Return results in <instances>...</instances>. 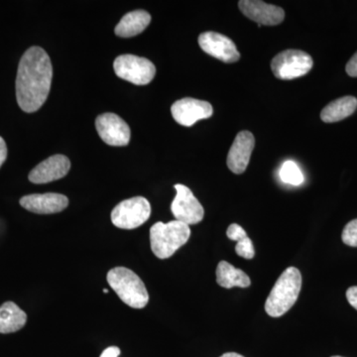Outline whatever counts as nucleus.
Segmentation results:
<instances>
[{"mask_svg": "<svg viewBox=\"0 0 357 357\" xmlns=\"http://www.w3.org/2000/svg\"><path fill=\"white\" fill-rule=\"evenodd\" d=\"M255 146V138L248 130L237 134L227 155V167L232 173L243 174L248 168Z\"/></svg>", "mask_w": 357, "mask_h": 357, "instance_id": "nucleus-13", "label": "nucleus"}, {"mask_svg": "<svg viewBox=\"0 0 357 357\" xmlns=\"http://www.w3.org/2000/svg\"><path fill=\"white\" fill-rule=\"evenodd\" d=\"M217 282L220 287L231 289L234 287L248 288L250 278L243 270L237 269L227 261H220L217 268Z\"/></svg>", "mask_w": 357, "mask_h": 357, "instance_id": "nucleus-18", "label": "nucleus"}, {"mask_svg": "<svg viewBox=\"0 0 357 357\" xmlns=\"http://www.w3.org/2000/svg\"><path fill=\"white\" fill-rule=\"evenodd\" d=\"M312 59L306 52L286 50L275 56L271 70L279 79H294L305 76L312 70Z\"/></svg>", "mask_w": 357, "mask_h": 357, "instance_id": "nucleus-7", "label": "nucleus"}, {"mask_svg": "<svg viewBox=\"0 0 357 357\" xmlns=\"http://www.w3.org/2000/svg\"><path fill=\"white\" fill-rule=\"evenodd\" d=\"M151 206L147 199L134 197L117 204L112 211V222L121 229H134L147 222Z\"/></svg>", "mask_w": 357, "mask_h": 357, "instance_id": "nucleus-5", "label": "nucleus"}, {"mask_svg": "<svg viewBox=\"0 0 357 357\" xmlns=\"http://www.w3.org/2000/svg\"><path fill=\"white\" fill-rule=\"evenodd\" d=\"M199 47L211 57L222 62L236 63L241 59L236 44L231 39L220 33L208 31L202 33L199 36Z\"/></svg>", "mask_w": 357, "mask_h": 357, "instance_id": "nucleus-10", "label": "nucleus"}, {"mask_svg": "<svg viewBox=\"0 0 357 357\" xmlns=\"http://www.w3.org/2000/svg\"><path fill=\"white\" fill-rule=\"evenodd\" d=\"M110 288L122 302L133 309H143L149 302V294L137 274L126 267H115L107 273Z\"/></svg>", "mask_w": 357, "mask_h": 357, "instance_id": "nucleus-4", "label": "nucleus"}, {"mask_svg": "<svg viewBox=\"0 0 357 357\" xmlns=\"http://www.w3.org/2000/svg\"><path fill=\"white\" fill-rule=\"evenodd\" d=\"M280 178L284 183L293 185H300L304 183V175L299 166L293 161L283 164L280 170Z\"/></svg>", "mask_w": 357, "mask_h": 357, "instance_id": "nucleus-20", "label": "nucleus"}, {"mask_svg": "<svg viewBox=\"0 0 357 357\" xmlns=\"http://www.w3.org/2000/svg\"><path fill=\"white\" fill-rule=\"evenodd\" d=\"M191 236L189 225L178 220L167 223L157 222L150 229L151 249L159 259H167L175 255Z\"/></svg>", "mask_w": 357, "mask_h": 357, "instance_id": "nucleus-3", "label": "nucleus"}, {"mask_svg": "<svg viewBox=\"0 0 357 357\" xmlns=\"http://www.w3.org/2000/svg\"><path fill=\"white\" fill-rule=\"evenodd\" d=\"M302 289V275L296 267H289L275 283L265 302V311L272 318H279L297 302Z\"/></svg>", "mask_w": 357, "mask_h": 357, "instance_id": "nucleus-2", "label": "nucleus"}, {"mask_svg": "<svg viewBox=\"0 0 357 357\" xmlns=\"http://www.w3.org/2000/svg\"><path fill=\"white\" fill-rule=\"evenodd\" d=\"M227 236L230 241H236V243L248 237L245 230L241 225H236V223H232V225H229V229H227Z\"/></svg>", "mask_w": 357, "mask_h": 357, "instance_id": "nucleus-23", "label": "nucleus"}, {"mask_svg": "<svg viewBox=\"0 0 357 357\" xmlns=\"http://www.w3.org/2000/svg\"><path fill=\"white\" fill-rule=\"evenodd\" d=\"M173 119L183 126H194L197 121L210 119L213 109L210 102L196 98H185L178 100L171 107Z\"/></svg>", "mask_w": 357, "mask_h": 357, "instance_id": "nucleus-11", "label": "nucleus"}, {"mask_svg": "<svg viewBox=\"0 0 357 357\" xmlns=\"http://www.w3.org/2000/svg\"><path fill=\"white\" fill-rule=\"evenodd\" d=\"M70 169V162L65 155H53L38 164L29 174L33 184H47L64 178Z\"/></svg>", "mask_w": 357, "mask_h": 357, "instance_id": "nucleus-14", "label": "nucleus"}, {"mask_svg": "<svg viewBox=\"0 0 357 357\" xmlns=\"http://www.w3.org/2000/svg\"><path fill=\"white\" fill-rule=\"evenodd\" d=\"M176 195L171 211L176 220L187 225H197L203 220L204 210L203 206L194 196L191 190L184 185H175Z\"/></svg>", "mask_w": 357, "mask_h": 357, "instance_id": "nucleus-8", "label": "nucleus"}, {"mask_svg": "<svg viewBox=\"0 0 357 357\" xmlns=\"http://www.w3.org/2000/svg\"><path fill=\"white\" fill-rule=\"evenodd\" d=\"M357 109V100L354 96L337 98L321 110V119L326 123H333L351 116Z\"/></svg>", "mask_w": 357, "mask_h": 357, "instance_id": "nucleus-19", "label": "nucleus"}, {"mask_svg": "<svg viewBox=\"0 0 357 357\" xmlns=\"http://www.w3.org/2000/svg\"><path fill=\"white\" fill-rule=\"evenodd\" d=\"M27 321V314L15 303L6 302L0 307V333L18 332Z\"/></svg>", "mask_w": 357, "mask_h": 357, "instance_id": "nucleus-17", "label": "nucleus"}, {"mask_svg": "<svg viewBox=\"0 0 357 357\" xmlns=\"http://www.w3.org/2000/svg\"><path fill=\"white\" fill-rule=\"evenodd\" d=\"M53 66L40 47L28 49L21 58L16 77V98L23 112L32 114L46 102L50 93Z\"/></svg>", "mask_w": 357, "mask_h": 357, "instance_id": "nucleus-1", "label": "nucleus"}, {"mask_svg": "<svg viewBox=\"0 0 357 357\" xmlns=\"http://www.w3.org/2000/svg\"><path fill=\"white\" fill-rule=\"evenodd\" d=\"M347 299L349 304L357 310V286L347 289Z\"/></svg>", "mask_w": 357, "mask_h": 357, "instance_id": "nucleus-25", "label": "nucleus"}, {"mask_svg": "<svg viewBox=\"0 0 357 357\" xmlns=\"http://www.w3.org/2000/svg\"><path fill=\"white\" fill-rule=\"evenodd\" d=\"M114 69L117 77L137 86L151 83L156 75V68L151 61L130 54L115 59Z\"/></svg>", "mask_w": 357, "mask_h": 357, "instance_id": "nucleus-6", "label": "nucleus"}, {"mask_svg": "<svg viewBox=\"0 0 357 357\" xmlns=\"http://www.w3.org/2000/svg\"><path fill=\"white\" fill-rule=\"evenodd\" d=\"M151 22V15L144 10H135L126 14L115 27V34L122 38L137 36Z\"/></svg>", "mask_w": 357, "mask_h": 357, "instance_id": "nucleus-16", "label": "nucleus"}, {"mask_svg": "<svg viewBox=\"0 0 357 357\" xmlns=\"http://www.w3.org/2000/svg\"><path fill=\"white\" fill-rule=\"evenodd\" d=\"M119 354H121V349L119 347H110L103 351L100 357H119Z\"/></svg>", "mask_w": 357, "mask_h": 357, "instance_id": "nucleus-26", "label": "nucleus"}, {"mask_svg": "<svg viewBox=\"0 0 357 357\" xmlns=\"http://www.w3.org/2000/svg\"><path fill=\"white\" fill-rule=\"evenodd\" d=\"M342 239L347 245L357 248V218L345 225Z\"/></svg>", "mask_w": 357, "mask_h": 357, "instance_id": "nucleus-21", "label": "nucleus"}, {"mask_svg": "<svg viewBox=\"0 0 357 357\" xmlns=\"http://www.w3.org/2000/svg\"><path fill=\"white\" fill-rule=\"evenodd\" d=\"M96 128L103 142L110 146H126L130 141V128L121 116L114 114L98 115Z\"/></svg>", "mask_w": 357, "mask_h": 357, "instance_id": "nucleus-9", "label": "nucleus"}, {"mask_svg": "<svg viewBox=\"0 0 357 357\" xmlns=\"http://www.w3.org/2000/svg\"><path fill=\"white\" fill-rule=\"evenodd\" d=\"M347 75L352 77H357V52L352 56L351 60L347 63Z\"/></svg>", "mask_w": 357, "mask_h": 357, "instance_id": "nucleus-24", "label": "nucleus"}, {"mask_svg": "<svg viewBox=\"0 0 357 357\" xmlns=\"http://www.w3.org/2000/svg\"><path fill=\"white\" fill-rule=\"evenodd\" d=\"M103 293L107 294L109 293V290H107V289H105V290H103Z\"/></svg>", "mask_w": 357, "mask_h": 357, "instance_id": "nucleus-29", "label": "nucleus"}, {"mask_svg": "<svg viewBox=\"0 0 357 357\" xmlns=\"http://www.w3.org/2000/svg\"><path fill=\"white\" fill-rule=\"evenodd\" d=\"M220 357H244L241 354H236V352H227V354H222Z\"/></svg>", "mask_w": 357, "mask_h": 357, "instance_id": "nucleus-28", "label": "nucleus"}, {"mask_svg": "<svg viewBox=\"0 0 357 357\" xmlns=\"http://www.w3.org/2000/svg\"><path fill=\"white\" fill-rule=\"evenodd\" d=\"M332 357H342V356H332Z\"/></svg>", "mask_w": 357, "mask_h": 357, "instance_id": "nucleus-30", "label": "nucleus"}, {"mask_svg": "<svg viewBox=\"0 0 357 357\" xmlns=\"http://www.w3.org/2000/svg\"><path fill=\"white\" fill-rule=\"evenodd\" d=\"M21 206L25 210L38 215H51L61 213L69 206V199L64 195L47 192V194L28 195L20 199Z\"/></svg>", "mask_w": 357, "mask_h": 357, "instance_id": "nucleus-15", "label": "nucleus"}, {"mask_svg": "<svg viewBox=\"0 0 357 357\" xmlns=\"http://www.w3.org/2000/svg\"><path fill=\"white\" fill-rule=\"evenodd\" d=\"M236 255L244 258V259H252L255 256V246L252 241L249 237L238 241L236 246Z\"/></svg>", "mask_w": 357, "mask_h": 357, "instance_id": "nucleus-22", "label": "nucleus"}, {"mask_svg": "<svg viewBox=\"0 0 357 357\" xmlns=\"http://www.w3.org/2000/svg\"><path fill=\"white\" fill-rule=\"evenodd\" d=\"M7 158V146L3 138L0 137V167L6 162Z\"/></svg>", "mask_w": 357, "mask_h": 357, "instance_id": "nucleus-27", "label": "nucleus"}, {"mask_svg": "<svg viewBox=\"0 0 357 357\" xmlns=\"http://www.w3.org/2000/svg\"><path fill=\"white\" fill-rule=\"evenodd\" d=\"M238 7L246 17L259 26L278 25L285 18L283 8L259 0H241L238 2Z\"/></svg>", "mask_w": 357, "mask_h": 357, "instance_id": "nucleus-12", "label": "nucleus"}]
</instances>
